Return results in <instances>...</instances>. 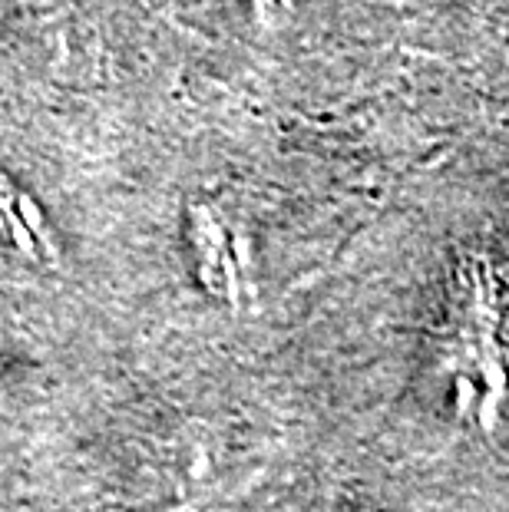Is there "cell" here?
<instances>
[{"label": "cell", "instance_id": "7a4b0ae2", "mask_svg": "<svg viewBox=\"0 0 509 512\" xmlns=\"http://www.w3.org/2000/svg\"><path fill=\"white\" fill-rule=\"evenodd\" d=\"M275 4H278V0H252V7L258 10V17H268V14H272Z\"/></svg>", "mask_w": 509, "mask_h": 512}, {"label": "cell", "instance_id": "6da1fadb", "mask_svg": "<svg viewBox=\"0 0 509 512\" xmlns=\"http://www.w3.org/2000/svg\"><path fill=\"white\" fill-rule=\"evenodd\" d=\"M232 238L235 232H229V225L209 205H192L189 209V242L199 258V278L212 294L235 301L238 288H242V268H238L232 252Z\"/></svg>", "mask_w": 509, "mask_h": 512}]
</instances>
